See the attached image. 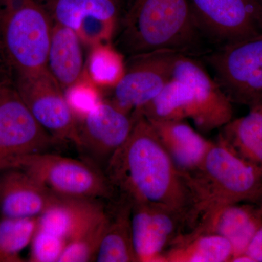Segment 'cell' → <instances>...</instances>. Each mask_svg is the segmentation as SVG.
<instances>
[{
  "instance_id": "obj_1",
  "label": "cell",
  "mask_w": 262,
  "mask_h": 262,
  "mask_svg": "<svg viewBox=\"0 0 262 262\" xmlns=\"http://www.w3.org/2000/svg\"><path fill=\"white\" fill-rule=\"evenodd\" d=\"M132 115V130L108 162L105 177L117 198L178 212L187 217L189 227L192 201L184 176L147 119L140 113Z\"/></svg>"
},
{
  "instance_id": "obj_2",
  "label": "cell",
  "mask_w": 262,
  "mask_h": 262,
  "mask_svg": "<svg viewBox=\"0 0 262 262\" xmlns=\"http://www.w3.org/2000/svg\"><path fill=\"white\" fill-rule=\"evenodd\" d=\"M117 31V49L129 56L157 51L194 56L203 52L205 39L189 0H130Z\"/></svg>"
},
{
  "instance_id": "obj_3",
  "label": "cell",
  "mask_w": 262,
  "mask_h": 262,
  "mask_svg": "<svg viewBox=\"0 0 262 262\" xmlns=\"http://www.w3.org/2000/svg\"><path fill=\"white\" fill-rule=\"evenodd\" d=\"M183 176L192 201L189 229L204 212L232 203H256L262 193V168L219 141L213 142L199 168Z\"/></svg>"
},
{
  "instance_id": "obj_4",
  "label": "cell",
  "mask_w": 262,
  "mask_h": 262,
  "mask_svg": "<svg viewBox=\"0 0 262 262\" xmlns=\"http://www.w3.org/2000/svg\"><path fill=\"white\" fill-rule=\"evenodd\" d=\"M52 27L46 0H0V56L14 77L48 69Z\"/></svg>"
},
{
  "instance_id": "obj_5",
  "label": "cell",
  "mask_w": 262,
  "mask_h": 262,
  "mask_svg": "<svg viewBox=\"0 0 262 262\" xmlns=\"http://www.w3.org/2000/svg\"><path fill=\"white\" fill-rule=\"evenodd\" d=\"M10 168L24 170L63 198L103 201L117 198L104 173L84 160L51 152L39 153L13 160L6 168Z\"/></svg>"
},
{
  "instance_id": "obj_6",
  "label": "cell",
  "mask_w": 262,
  "mask_h": 262,
  "mask_svg": "<svg viewBox=\"0 0 262 262\" xmlns=\"http://www.w3.org/2000/svg\"><path fill=\"white\" fill-rule=\"evenodd\" d=\"M205 59L231 102L262 106V34L216 48Z\"/></svg>"
},
{
  "instance_id": "obj_7",
  "label": "cell",
  "mask_w": 262,
  "mask_h": 262,
  "mask_svg": "<svg viewBox=\"0 0 262 262\" xmlns=\"http://www.w3.org/2000/svg\"><path fill=\"white\" fill-rule=\"evenodd\" d=\"M15 90L33 116L61 143L79 144L78 122L48 69L15 77Z\"/></svg>"
},
{
  "instance_id": "obj_8",
  "label": "cell",
  "mask_w": 262,
  "mask_h": 262,
  "mask_svg": "<svg viewBox=\"0 0 262 262\" xmlns=\"http://www.w3.org/2000/svg\"><path fill=\"white\" fill-rule=\"evenodd\" d=\"M33 116L15 87L0 92V170L27 155L50 152L59 144Z\"/></svg>"
},
{
  "instance_id": "obj_9",
  "label": "cell",
  "mask_w": 262,
  "mask_h": 262,
  "mask_svg": "<svg viewBox=\"0 0 262 262\" xmlns=\"http://www.w3.org/2000/svg\"><path fill=\"white\" fill-rule=\"evenodd\" d=\"M196 27L216 48L262 34L258 0H189Z\"/></svg>"
},
{
  "instance_id": "obj_10",
  "label": "cell",
  "mask_w": 262,
  "mask_h": 262,
  "mask_svg": "<svg viewBox=\"0 0 262 262\" xmlns=\"http://www.w3.org/2000/svg\"><path fill=\"white\" fill-rule=\"evenodd\" d=\"M179 53L157 51L129 56L120 82L113 88L110 103L132 115L148 104L172 78Z\"/></svg>"
},
{
  "instance_id": "obj_11",
  "label": "cell",
  "mask_w": 262,
  "mask_h": 262,
  "mask_svg": "<svg viewBox=\"0 0 262 262\" xmlns=\"http://www.w3.org/2000/svg\"><path fill=\"white\" fill-rule=\"evenodd\" d=\"M134 124V115L110 101H100L78 121L77 149L82 159L103 173L112 157L126 141Z\"/></svg>"
},
{
  "instance_id": "obj_12",
  "label": "cell",
  "mask_w": 262,
  "mask_h": 262,
  "mask_svg": "<svg viewBox=\"0 0 262 262\" xmlns=\"http://www.w3.org/2000/svg\"><path fill=\"white\" fill-rule=\"evenodd\" d=\"M133 244L137 262H164V254L174 241L189 229L186 215L151 204L131 206Z\"/></svg>"
},
{
  "instance_id": "obj_13",
  "label": "cell",
  "mask_w": 262,
  "mask_h": 262,
  "mask_svg": "<svg viewBox=\"0 0 262 262\" xmlns=\"http://www.w3.org/2000/svg\"><path fill=\"white\" fill-rule=\"evenodd\" d=\"M53 22L72 29L91 48L110 43L120 20L117 0H46Z\"/></svg>"
},
{
  "instance_id": "obj_14",
  "label": "cell",
  "mask_w": 262,
  "mask_h": 262,
  "mask_svg": "<svg viewBox=\"0 0 262 262\" xmlns=\"http://www.w3.org/2000/svg\"><path fill=\"white\" fill-rule=\"evenodd\" d=\"M172 77L187 84L199 103L203 115L201 132L222 128L233 119V103L193 56L179 54Z\"/></svg>"
},
{
  "instance_id": "obj_15",
  "label": "cell",
  "mask_w": 262,
  "mask_h": 262,
  "mask_svg": "<svg viewBox=\"0 0 262 262\" xmlns=\"http://www.w3.org/2000/svg\"><path fill=\"white\" fill-rule=\"evenodd\" d=\"M262 227V213L256 203H237L216 207L202 213L190 229L221 236L230 243L232 260L246 254Z\"/></svg>"
},
{
  "instance_id": "obj_16",
  "label": "cell",
  "mask_w": 262,
  "mask_h": 262,
  "mask_svg": "<svg viewBox=\"0 0 262 262\" xmlns=\"http://www.w3.org/2000/svg\"><path fill=\"white\" fill-rule=\"evenodd\" d=\"M20 169L0 170V213L6 218L38 217L61 201Z\"/></svg>"
},
{
  "instance_id": "obj_17",
  "label": "cell",
  "mask_w": 262,
  "mask_h": 262,
  "mask_svg": "<svg viewBox=\"0 0 262 262\" xmlns=\"http://www.w3.org/2000/svg\"><path fill=\"white\" fill-rule=\"evenodd\" d=\"M162 145L182 174L199 168L213 142L185 120H149Z\"/></svg>"
},
{
  "instance_id": "obj_18",
  "label": "cell",
  "mask_w": 262,
  "mask_h": 262,
  "mask_svg": "<svg viewBox=\"0 0 262 262\" xmlns=\"http://www.w3.org/2000/svg\"><path fill=\"white\" fill-rule=\"evenodd\" d=\"M108 202L63 198L38 216V227L70 241L107 212Z\"/></svg>"
},
{
  "instance_id": "obj_19",
  "label": "cell",
  "mask_w": 262,
  "mask_h": 262,
  "mask_svg": "<svg viewBox=\"0 0 262 262\" xmlns=\"http://www.w3.org/2000/svg\"><path fill=\"white\" fill-rule=\"evenodd\" d=\"M82 45L73 30L53 22L47 67L63 92L85 77Z\"/></svg>"
},
{
  "instance_id": "obj_20",
  "label": "cell",
  "mask_w": 262,
  "mask_h": 262,
  "mask_svg": "<svg viewBox=\"0 0 262 262\" xmlns=\"http://www.w3.org/2000/svg\"><path fill=\"white\" fill-rule=\"evenodd\" d=\"M131 206L120 198L108 202L107 226L95 261L137 262L133 244Z\"/></svg>"
},
{
  "instance_id": "obj_21",
  "label": "cell",
  "mask_w": 262,
  "mask_h": 262,
  "mask_svg": "<svg viewBox=\"0 0 262 262\" xmlns=\"http://www.w3.org/2000/svg\"><path fill=\"white\" fill-rule=\"evenodd\" d=\"M232 257L233 249L227 239L189 229L165 251L164 262H229Z\"/></svg>"
},
{
  "instance_id": "obj_22",
  "label": "cell",
  "mask_w": 262,
  "mask_h": 262,
  "mask_svg": "<svg viewBox=\"0 0 262 262\" xmlns=\"http://www.w3.org/2000/svg\"><path fill=\"white\" fill-rule=\"evenodd\" d=\"M220 130L217 141L244 160L262 168L261 108H251L246 116L232 119Z\"/></svg>"
},
{
  "instance_id": "obj_23",
  "label": "cell",
  "mask_w": 262,
  "mask_h": 262,
  "mask_svg": "<svg viewBox=\"0 0 262 262\" xmlns=\"http://www.w3.org/2000/svg\"><path fill=\"white\" fill-rule=\"evenodd\" d=\"M38 227V217L0 220V262L24 261L20 253L29 246Z\"/></svg>"
},
{
  "instance_id": "obj_24",
  "label": "cell",
  "mask_w": 262,
  "mask_h": 262,
  "mask_svg": "<svg viewBox=\"0 0 262 262\" xmlns=\"http://www.w3.org/2000/svg\"><path fill=\"white\" fill-rule=\"evenodd\" d=\"M125 71L124 55L110 43L92 47L86 72L95 84L113 89L123 77Z\"/></svg>"
},
{
  "instance_id": "obj_25",
  "label": "cell",
  "mask_w": 262,
  "mask_h": 262,
  "mask_svg": "<svg viewBox=\"0 0 262 262\" xmlns=\"http://www.w3.org/2000/svg\"><path fill=\"white\" fill-rule=\"evenodd\" d=\"M108 220L107 212L101 219L77 234L67 243L59 262H89L96 261Z\"/></svg>"
},
{
  "instance_id": "obj_26",
  "label": "cell",
  "mask_w": 262,
  "mask_h": 262,
  "mask_svg": "<svg viewBox=\"0 0 262 262\" xmlns=\"http://www.w3.org/2000/svg\"><path fill=\"white\" fill-rule=\"evenodd\" d=\"M67 241L38 227L30 244L31 262H59Z\"/></svg>"
},
{
  "instance_id": "obj_27",
  "label": "cell",
  "mask_w": 262,
  "mask_h": 262,
  "mask_svg": "<svg viewBox=\"0 0 262 262\" xmlns=\"http://www.w3.org/2000/svg\"><path fill=\"white\" fill-rule=\"evenodd\" d=\"M64 95L77 122L102 101L96 84L90 80L87 72L84 79L67 89Z\"/></svg>"
},
{
  "instance_id": "obj_28",
  "label": "cell",
  "mask_w": 262,
  "mask_h": 262,
  "mask_svg": "<svg viewBox=\"0 0 262 262\" xmlns=\"http://www.w3.org/2000/svg\"><path fill=\"white\" fill-rule=\"evenodd\" d=\"M246 254L252 258L253 262H262V227L253 237Z\"/></svg>"
},
{
  "instance_id": "obj_29",
  "label": "cell",
  "mask_w": 262,
  "mask_h": 262,
  "mask_svg": "<svg viewBox=\"0 0 262 262\" xmlns=\"http://www.w3.org/2000/svg\"><path fill=\"white\" fill-rule=\"evenodd\" d=\"M7 84H8V82H6V80H4L3 75L0 73V92H1L2 90H3V88H4Z\"/></svg>"
},
{
  "instance_id": "obj_30",
  "label": "cell",
  "mask_w": 262,
  "mask_h": 262,
  "mask_svg": "<svg viewBox=\"0 0 262 262\" xmlns=\"http://www.w3.org/2000/svg\"><path fill=\"white\" fill-rule=\"evenodd\" d=\"M256 204L257 205L258 208H260L262 213V193L261 196H260L259 199L258 200L257 203H256Z\"/></svg>"
},
{
  "instance_id": "obj_31",
  "label": "cell",
  "mask_w": 262,
  "mask_h": 262,
  "mask_svg": "<svg viewBox=\"0 0 262 262\" xmlns=\"http://www.w3.org/2000/svg\"><path fill=\"white\" fill-rule=\"evenodd\" d=\"M259 3L260 7H261V13H262V0H258Z\"/></svg>"
},
{
  "instance_id": "obj_32",
  "label": "cell",
  "mask_w": 262,
  "mask_h": 262,
  "mask_svg": "<svg viewBox=\"0 0 262 262\" xmlns=\"http://www.w3.org/2000/svg\"><path fill=\"white\" fill-rule=\"evenodd\" d=\"M256 108H257V107H256ZM258 108H261V110H262V106H258Z\"/></svg>"
},
{
  "instance_id": "obj_33",
  "label": "cell",
  "mask_w": 262,
  "mask_h": 262,
  "mask_svg": "<svg viewBox=\"0 0 262 262\" xmlns=\"http://www.w3.org/2000/svg\"><path fill=\"white\" fill-rule=\"evenodd\" d=\"M117 1H118V2H119V3H120V2H121V1H122V0H117Z\"/></svg>"
},
{
  "instance_id": "obj_34",
  "label": "cell",
  "mask_w": 262,
  "mask_h": 262,
  "mask_svg": "<svg viewBox=\"0 0 262 262\" xmlns=\"http://www.w3.org/2000/svg\"><path fill=\"white\" fill-rule=\"evenodd\" d=\"M1 213H0V220H1Z\"/></svg>"
}]
</instances>
